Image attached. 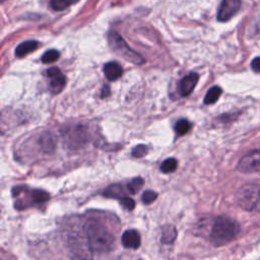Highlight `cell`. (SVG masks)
Wrapping results in <instances>:
<instances>
[{
  "mask_svg": "<svg viewBox=\"0 0 260 260\" xmlns=\"http://www.w3.org/2000/svg\"><path fill=\"white\" fill-rule=\"evenodd\" d=\"M84 231L89 250L93 254L101 255L111 250L114 239L109 230L102 222L95 219H89L84 225Z\"/></svg>",
  "mask_w": 260,
  "mask_h": 260,
  "instance_id": "1",
  "label": "cell"
},
{
  "mask_svg": "<svg viewBox=\"0 0 260 260\" xmlns=\"http://www.w3.org/2000/svg\"><path fill=\"white\" fill-rule=\"evenodd\" d=\"M240 232V225L236 220L228 216H218L210 232V243L215 246H223L234 241Z\"/></svg>",
  "mask_w": 260,
  "mask_h": 260,
  "instance_id": "2",
  "label": "cell"
},
{
  "mask_svg": "<svg viewBox=\"0 0 260 260\" xmlns=\"http://www.w3.org/2000/svg\"><path fill=\"white\" fill-rule=\"evenodd\" d=\"M108 41L111 49L126 61L131 62L135 65H140L144 63V59L142 58V56L132 50L118 32L111 31L108 35Z\"/></svg>",
  "mask_w": 260,
  "mask_h": 260,
  "instance_id": "3",
  "label": "cell"
},
{
  "mask_svg": "<svg viewBox=\"0 0 260 260\" xmlns=\"http://www.w3.org/2000/svg\"><path fill=\"white\" fill-rule=\"evenodd\" d=\"M238 170L242 173H256L260 171V148L246 153L238 162Z\"/></svg>",
  "mask_w": 260,
  "mask_h": 260,
  "instance_id": "4",
  "label": "cell"
},
{
  "mask_svg": "<svg viewBox=\"0 0 260 260\" xmlns=\"http://www.w3.org/2000/svg\"><path fill=\"white\" fill-rule=\"evenodd\" d=\"M240 8L241 0H222L217 11V20H230L240 10Z\"/></svg>",
  "mask_w": 260,
  "mask_h": 260,
  "instance_id": "5",
  "label": "cell"
},
{
  "mask_svg": "<svg viewBox=\"0 0 260 260\" xmlns=\"http://www.w3.org/2000/svg\"><path fill=\"white\" fill-rule=\"evenodd\" d=\"M47 76L51 79L50 90L52 93L61 92L66 85V77L62 74L61 70L58 67H51L47 70Z\"/></svg>",
  "mask_w": 260,
  "mask_h": 260,
  "instance_id": "6",
  "label": "cell"
},
{
  "mask_svg": "<svg viewBox=\"0 0 260 260\" xmlns=\"http://www.w3.org/2000/svg\"><path fill=\"white\" fill-rule=\"evenodd\" d=\"M198 79H199V76L195 72H191L190 74L184 76L181 79L180 85H179L180 94L182 96H188L193 91L194 87L196 86Z\"/></svg>",
  "mask_w": 260,
  "mask_h": 260,
  "instance_id": "7",
  "label": "cell"
},
{
  "mask_svg": "<svg viewBox=\"0 0 260 260\" xmlns=\"http://www.w3.org/2000/svg\"><path fill=\"white\" fill-rule=\"evenodd\" d=\"M122 245L127 249H137L140 246V236L135 230H127L122 235Z\"/></svg>",
  "mask_w": 260,
  "mask_h": 260,
  "instance_id": "8",
  "label": "cell"
},
{
  "mask_svg": "<svg viewBox=\"0 0 260 260\" xmlns=\"http://www.w3.org/2000/svg\"><path fill=\"white\" fill-rule=\"evenodd\" d=\"M104 72H105V75L108 80L115 81L122 76L123 69H122V66L118 62L111 61V62H108L105 64Z\"/></svg>",
  "mask_w": 260,
  "mask_h": 260,
  "instance_id": "9",
  "label": "cell"
},
{
  "mask_svg": "<svg viewBox=\"0 0 260 260\" xmlns=\"http://www.w3.org/2000/svg\"><path fill=\"white\" fill-rule=\"evenodd\" d=\"M39 47V43L37 41L34 40H29V41H25L20 43L16 49H15V55L19 58L24 57L25 55H27L28 53L35 51L37 48Z\"/></svg>",
  "mask_w": 260,
  "mask_h": 260,
  "instance_id": "10",
  "label": "cell"
},
{
  "mask_svg": "<svg viewBox=\"0 0 260 260\" xmlns=\"http://www.w3.org/2000/svg\"><path fill=\"white\" fill-rule=\"evenodd\" d=\"M177 237V231L174 225H165L161 231V243L169 245L172 244Z\"/></svg>",
  "mask_w": 260,
  "mask_h": 260,
  "instance_id": "11",
  "label": "cell"
},
{
  "mask_svg": "<svg viewBox=\"0 0 260 260\" xmlns=\"http://www.w3.org/2000/svg\"><path fill=\"white\" fill-rule=\"evenodd\" d=\"M104 196L106 197H110V198H116V199H122L124 196V191L123 188L120 184H114L109 186L104 192H103Z\"/></svg>",
  "mask_w": 260,
  "mask_h": 260,
  "instance_id": "12",
  "label": "cell"
},
{
  "mask_svg": "<svg viewBox=\"0 0 260 260\" xmlns=\"http://www.w3.org/2000/svg\"><path fill=\"white\" fill-rule=\"evenodd\" d=\"M221 94V88L219 86H212L208 89V91L206 92L205 94V98H204V104L205 105H212L214 104L218 98L220 96Z\"/></svg>",
  "mask_w": 260,
  "mask_h": 260,
  "instance_id": "13",
  "label": "cell"
},
{
  "mask_svg": "<svg viewBox=\"0 0 260 260\" xmlns=\"http://www.w3.org/2000/svg\"><path fill=\"white\" fill-rule=\"evenodd\" d=\"M79 0H51L50 5L52 9L56 11L64 10L65 8H68L69 6L77 3Z\"/></svg>",
  "mask_w": 260,
  "mask_h": 260,
  "instance_id": "14",
  "label": "cell"
},
{
  "mask_svg": "<svg viewBox=\"0 0 260 260\" xmlns=\"http://www.w3.org/2000/svg\"><path fill=\"white\" fill-rule=\"evenodd\" d=\"M40 143L43 147V149L46 152H51L54 148H55V142H54V138L51 134L49 133H45L41 139H40Z\"/></svg>",
  "mask_w": 260,
  "mask_h": 260,
  "instance_id": "15",
  "label": "cell"
},
{
  "mask_svg": "<svg viewBox=\"0 0 260 260\" xmlns=\"http://www.w3.org/2000/svg\"><path fill=\"white\" fill-rule=\"evenodd\" d=\"M178 167V161L176 158L174 157H169L167 159H165L161 165H160V171L164 174H169V173H173L176 171Z\"/></svg>",
  "mask_w": 260,
  "mask_h": 260,
  "instance_id": "16",
  "label": "cell"
},
{
  "mask_svg": "<svg viewBox=\"0 0 260 260\" xmlns=\"http://www.w3.org/2000/svg\"><path fill=\"white\" fill-rule=\"evenodd\" d=\"M175 132L182 136L184 134H186L190 129H191V124L187 119H180L176 124H175Z\"/></svg>",
  "mask_w": 260,
  "mask_h": 260,
  "instance_id": "17",
  "label": "cell"
},
{
  "mask_svg": "<svg viewBox=\"0 0 260 260\" xmlns=\"http://www.w3.org/2000/svg\"><path fill=\"white\" fill-rule=\"evenodd\" d=\"M144 184V181L142 178L140 177H137V178H134L132 179L128 184H127V190L131 193V194H136L140 189L141 187L143 186Z\"/></svg>",
  "mask_w": 260,
  "mask_h": 260,
  "instance_id": "18",
  "label": "cell"
},
{
  "mask_svg": "<svg viewBox=\"0 0 260 260\" xmlns=\"http://www.w3.org/2000/svg\"><path fill=\"white\" fill-rule=\"evenodd\" d=\"M60 56V53L57 51V50H48L44 53V55L42 56V62L45 63V64H50V63H53L55 61L58 60Z\"/></svg>",
  "mask_w": 260,
  "mask_h": 260,
  "instance_id": "19",
  "label": "cell"
},
{
  "mask_svg": "<svg viewBox=\"0 0 260 260\" xmlns=\"http://www.w3.org/2000/svg\"><path fill=\"white\" fill-rule=\"evenodd\" d=\"M31 194V198H32V202H36V203H42V202H45L47 201L50 196L47 192H45L44 190H39V189H35L30 192Z\"/></svg>",
  "mask_w": 260,
  "mask_h": 260,
  "instance_id": "20",
  "label": "cell"
},
{
  "mask_svg": "<svg viewBox=\"0 0 260 260\" xmlns=\"http://www.w3.org/2000/svg\"><path fill=\"white\" fill-rule=\"evenodd\" d=\"M131 153L134 157H142L147 153V147L144 144H138L132 148Z\"/></svg>",
  "mask_w": 260,
  "mask_h": 260,
  "instance_id": "21",
  "label": "cell"
},
{
  "mask_svg": "<svg viewBox=\"0 0 260 260\" xmlns=\"http://www.w3.org/2000/svg\"><path fill=\"white\" fill-rule=\"evenodd\" d=\"M157 198V193L152 191V190H147L142 194L141 200L143 203L145 204H150L151 202H153L155 199Z\"/></svg>",
  "mask_w": 260,
  "mask_h": 260,
  "instance_id": "22",
  "label": "cell"
},
{
  "mask_svg": "<svg viewBox=\"0 0 260 260\" xmlns=\"http://www.w3.org/2000/svg\"><path fill=\"white\" fill-rule=\"evenodd\" d=\"M120 201H121L122 206H123L124 208L128 209V210H132V209L134 208V206H135L134 200H133L132 198H130V197L125 196V197H123L122 199H120Z\"/></svg>",
  "mask_w": 260,
  "mask_h": 260,
  "instance_id": "23",
  "label": "cell"
},
{
  "mask_svg": "<svg viewBox=\"0 0 260 260\" xmlns=\"http://www.w3.org/2000/svg\"><path fill=\"white\" fill-rule=\"evenodd\" d=\"M251 68L254 72L260 73V57H256L251 62Z\"/></svg>",
  "mask_w": 260,
  "mask_h": 260,
  "instance_id": "24",
  "label": "cell"
},
{
  "mask_svg": "<svg viewBox=\"0 0 260 260\" xmlns=\"http://www.w3.org/2000/svg\"><path fill=\"white\" fill-rule=\"evenodd\" d=\"M111 90H110V86L109 85H104L101 91V96L102 98H107L108 95H110Z\"/></svg>",
  "mask_w": 260,
  "mask_h": 260,
  "instance_id": "25",
  "label": "cell"
}]
</instances>
